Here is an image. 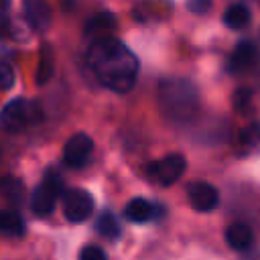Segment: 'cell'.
Wrapping results in <instances>:
<instances>
[{"mask_svg":"<svg viewBox=\"0 0 260 260\" xmlns=\"http://www.w3.org/2000/svg\"><path fill=\"white\" fill-rule=\"evenodd\" d=\"M93 211V197L89 195V191L73 187L67 189L63 195V215L67 221L71 223H79L85 221Z\"/></svg>","mask_w":260,"mask_h":260,"instance_id":"cell-6","label":"cell"},{"mask_svg":"<svg viewBox=\"0 0 260 260\" xmlns=\"http://www.w3.org/2000/svg\"><path fill=\"white\" fill-rule=\"evenodd\" d=\"M51 47H43V57H41V67L37 71V83L43 85L45 81H49V77L53 75V61H51Z\"/></svg>","mask_w":260,"mask_h":260,"instance_id":"cell-20","label":"cell"},{"mask_svg":"<svg viewBox=\"0 0 260 260\" xmlns=\"http://www.w3.org/2000/svg\"><path fill=\"white\" fill-rule=\"evenodd\" d=\"M232 104H234V110L240 112L242 116L248 114V112L252 110V89H248V87H240V89H236Z\"/></svg>","mask_w":260,"mask_h":260,"instance_id":"cell-19","label":"cell"},{"mask_svg":"<svg viewBox=\"0 0 260 260\" xmlns=\"http://www.w3.org/2000/svg\"><path fill=\"white\" fill-rule=\"evenodd\" d=\"M114 26H116V16H114L112 12H108V10H104V12L93 14L91 18H87V22H85V26H83V35L89 37V39H93V37L106 39L102 32H108V30H112Z\"/></svg>","mask_w":260,"mask_h":260,"instance_id":"cell-12","label":"cell"},{"mask_svg":"<svg viewBox=\"0 0 260 260\" xmlns=\"http://www.w3.org/2000/svg\"><path fill=\"white\" fill-rule=\"evenodd\" d=\"M10 30V2L0 0V37Z\"/></svg>","mask_w":260,"mask_h":260,"instance_id":"cell-22","label":"cell"},{"mask_svg":"<svg viewBox=\"0 0 260 260\" xmlns=\"http://www.w3.org/2000/svg\"><path fill=\"white\" fill-rule=\"evenodd\" d=\"M79 260H108V256H106V252H104L100 246L89 244V246H83V248H81Z\"/></svg>","mask_w":260,"mask_h":260,"instance_id":"cell-21","label":"cell"},{"mask_svg":"<svg viewBox=\"0 0 260 260\" xmlns=\"http://www.w3.org/2000/svg\"><path fill=\"white\" fill-rule=\"evenodd\" d=\"M95 232L106 240H116L120 236V223L112 211H102L95 219Z\"/></svg>","mask_w":260,"mask_h":260,"instance_id":"cell-17","label":"cell"},{"mask_svg":"<svg viewBox=\"0 0 260 260\" xmlns=\"http://www.w3.org/2000/svg\"><path fill=\"white\" fill-rule=\"evenodd\" d=\"M0 195L6 199V201H10V203H20L22 201V195H24V187H22V183L20 181H16V179H12V177H6V179H2L0 181Z\"/></svg>","mask_w":260,"mask_h":260,"instance_id":"cell-18","label":"cell"},{"mask_svg":"<svg viewBox=\"0 0 260 260\" xmlns=\"http://www.w3.org/2000/svg\"><path fill=\"white\" fill-rule=\"evenodd\" d=\"M236 148L240 154H248L256 148H260V122H254L250 124L248 128H244L240 134H238V140H236Z\"/></svg>","mask_w":260,"mask_h":260,"instance_id":"cell-15","label":"cell"},{"mask_svg":"<svg viewBox=\"0 0 260 260\" xmlns=\"http://www.w3.org/2000/svg\"><path fill=\"white\" fill-rule=\"evenodd\" d=\"M85 61L104 87L118 93H126L134 87L138 75V59L116 37L95 39L87 49Z\"/></svg>","mask_w":260,"mask_h":260,"instance_id":"cell-1","label":"cell"},{"mask_svg":"<svg viewBox=\"0 0 260 260\" xmlns=\"http://www.w3.org/2000/svg\"><path fill=\"white\" fill-rule=\"evenodd\" d=\"M59 195H65V187H63V179L61 175L51 169L45 173L43 181L35 187L32 195H30V209L35 215L45 217L55 209V203L59 199Z\"/></svg>","mask_w":260,"mask_h":260,"instance_id":"cell-4","label":"cell"},{"mask_svg":"<svg viewBox=\"0 0 260 260\" xmlns=\"http://www.w3.org/2000/svg\"><path fill=\"white\" fill-rule=\"evenodd\" d=\"M187 197L193 209L197 211H211L217 207L219 203V193L213 185L205 183V181H193L187 187Z\"/></svg>","mask_w":260,"mask_h":260,"instance_id":"cell-8","label":"cell"},{"mask_svg":"<svg viewBox=\"0 0 260 260\" xmlns=\"http://www.w3.org/2000/svg\"><path fill=\"white\" fill-rule=\"evenodd\" d=\"M187 8H189V10H193V12H207V10L211 8V4L201 0V2H189V4H187Z\"/></svg>","mask_w":260,"mask_h":260,"instance_id":"cell-24","label":"cell"},{"mask_svg":"<svg viewBox=\"0 0 260 260\" xmlns=\"http://www.w3.org/2000/svg\"><path fill=\"white\" fill-rule=\"evenodd\" d=\"M91 152H93V140L87 134L77 132L63 146V162L71 169H81L83 165H87Z\"/></svg>","mask_w":260,"mask_h":260,"instance_id":"cell-7","label":"cell"},{"mask_svg":"<svg viewBox=\"0 0 260 260\" xmlns=\"http://www.w3.org/2000/svg\"><path fill=\"white\" fill-rule=\"evenodd\" d=\"M14 83V71L10 65L6 63H0V91H6L10 89Z\"/></svg>","mask_w":260,"mask_h":260,"instance_id":"cell-23","label":"cell"},{"mask_svg":"<svg viewBox=\"0 0 260 260\" xmlns=\"http://www.w3.org/2000/svg\"><path fill=\"white\" fill-rule=\"evenodd\" d=\"M250 18H252V12H250V8H248L246 4H232V6H228V10L223 12V22H225V26H230V28H234V30H240V28L248 26Z\"/></svg>","mask_w":260,"mask_h":260,"instance_id":"cell-16","label":"cell"},{"mask_svg":"<svg viewBox=\"0 0 260 260\" xmlns=\"http://www.w3.org/2000/svg\"><path fill=\"white\" fill-rule=\"evenodd\" d=\"M41 118H43V110L39 102L16 98L0 110V128L8 132H20L30 124H37Z\"/></svg>","mask_w":260,"mask_h":260,"instance_id":"cell-3","label":"cell"},{"mask_svg":"<svg viewBox=\"0 0 260 260\" xmlns=\"http://www.w3.org/2000/svg\"><path fill=\"white\" fill-rule=\"evenodd\" d=\"M24 18L28 22L30 28L35 30H45L51 22V10L49 4L41 2V0H26L24 2Z\"/></svg>","mask_w":260,"mask_h":260,"instance_id":"cell-11","label":"cell"},{"mask_svg":"<svg viewBox=\"0 0 260 260\" xmlns=\"http://www.w3.org/2000/svg\"><path fill=\"white\" fill-rule=\"evenodd\" d=\"M256 57H258L256 47L250 41H242L232 51V55L228 59V69L232 73H244V71H248L256 63Z\"/></svg>","mask_w":260,"mask_h":260,"instance_id":"cell-9","label":"cell"},{"mask_svg":"<svg viewBox=\"0 0 260 260\" xmlns=\"http://www.w3.org/2000/svg\"><path fill=\"white\" fill-rule=\"evenodd\" d=\"M185 156L179 154V152H173V154H167L158 160H154L150 167H148V177L152 181H156L158 185L162 187H169L173 183H177L181 179V175L185 173Z\"/></svg>","mask_w":260,"mask_h":260,"instance_id":"cell-5","label":"cell"},{"mask_svg":"<svg viewBox=\"0 0 260 260\" xmlns=\"http://www.w3.org/2000/svg\"><path fill=\"white\" fill-rule=\"evenodd\" d=\"M158 98H160L162 112L169 118L177 120V122L189 120L199 108L197 89L187 79H165V81H160Z\"/></svg>","mask_w":260,"mask_h":260,"instance_id":"cell-2","label":"cell"},{"mask_svg":"<svg viewBox=\"0 0 260 260\" xmlns=\"http://www.w3.org/2000/svg\"><path fill=\"white\" fill-rule=\"evenodd\" d=\"M158 211H160L158 205H154V203H150V201H146V199H142V197H134V199L128 201L126 207H124L126 219L134 221V223H144V221L156 217Z\"/></svg>","mask_w":260,"mask_h":260,"instance_id":"cell-10","label":"cell"},{"mask_svg":"<svg viewBox=\"0 0 260 260\" xmlns=\"http://www.w3.org/2000/svg\"><path fill=\"white\" fill-rule=\"evenodd\" d=\"M24 219L14 209H2L0 211V234L4 236H22L24 234Z\"/></svg>","mask_w":260,"mask_h":260,"instance_id":"cell-14","label":"cell"},{"mask_svg":"<svg viewBox=\"0 0 260 260\" xmlns=\"http://www.w3.org/2000/svg\"><path fill=\"white\" fill-rule=\"evenodd\" d=\"M254 234L246 223H232L225 230V242L230 244V248L234 250H246L252 246Z\"/></svg>","mask_w":260,"mask_h":260,"instance_id":"cell-13","label":"cell"}]
</instances>
